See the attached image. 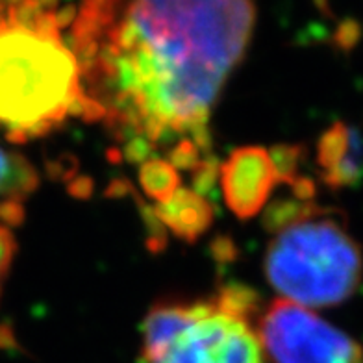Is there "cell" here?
<instances>
[{
    "label": "cell",
    "mask_w": 363,
    "mask_h": 363,
    "mask_svg": "<svg viewBox=\"0 0 363 363\" xmlns=\"http://www.w3.org/2000/svg\"><path fill=\"white\" fill-rule=\"evenodd\" d=\"M284 177L280 162L259 147L235 150L220 167V186L228 208L241 219H249L267 206L269 196Z\"/></svg>",
    "instance_id": "cell-6"
},
{
    "label": "cell",
    "mask_w": 363,
    "mask_h": 363,
    "mask_svg": "<svg viewBox=\"0 0 363 363\" xmlns=\"http://www.w3.org/2000/svg\"><path fill=\"white\" fill-rule=\"evenodd\" d=\"M250 293L228 287L195 301L154 306L143 323L147 363H269Z\"/></svg>",
    "instance_id": "cell-4"
},
{
    "label": "cell",
    "mask_w": 363,
    "mask_h": 363,
    "mask_svg": "<svg viewBox=\"0 0 363 363\" xmlns=\"http://www.w3.org/2000/svg\"><path fill=\"white\" fill-rule=\"evenodd\" d=\"M13 226L15 225L11 220L0 216V295H2V287H4L15 256Z\"/></svg>",
    "instance_id": "cell-9"
},
{
    "label": "cell",
    "mask_w": 363,
    "mask_h": 363,
    "mask_svg": "<svg viewBox=\"0 0 363 363\" xmlns=\"http://www.w3.org/2000/svg\"><path fill=\"white\" fill-rule=\"evenodd\" d=\"M38 187V172L28 160L0 145V216L17 225L23 206Z\"/></svg>",
    "instance_id": "cell-8"
},
{
    "label": "cell",
    "mask_w": 363,
    "mask_h": 363,
    "mask_svg": "<svg viewBox=\"0 0 363 363\" xmlns=\"http://www.w3.org/2000/svg\"><path fill=\"white\" fill-rule=\"evenodd\" d=\"M317 162L328 186L335 189L356 186L363 178V139L358 130L343 123L326 130L317 148Z\"/></svg>",
    "instance_id": "cell-7"
},
{
    "label": "cell",
    "mask_w": 363,
    "mask_h": 363,
    "mask_svg": "<svg viewBox=\"0 0 363 363\" xmlns=\"http://www.w3.org/2000/svg\"><path fill=\"white\" fill-rule=\"evenodd\" d=\"M252 0H82L80 115L130 162L210 169V119L254 30Z\"/></svg>",
    "instance_id": "cell-1"
},
{
    "label": "cell",
    "mask_w": 363,
    "mask_h": 363,
    "mask_svg": "<svg viewBox=\"0 0 363 363\" xmlns=\"http://www.w3.org/2000/svg\"><path fill=\"white\" fill-rule=\"evenodd\" d=\"M60 0H0V135L11 143L80 115V69Z\"/></svg>",
    "instance_id": "cell-2"
},
{
    "label": "cell",
    "mask_w": 363,
    "mask_h": 363,
    "mask_svg": "<svg viewBox=\"0 0 363 363\" xmlns=\"http://www.w3.org/2000/svg\"><path fill=\"white\" fill-rule=\"evenodd\" d=\"M271 363H363V347L308 308L274 301L258 319Z\"/></svg>",
    "instance_id": "cell-5"
},
{
    "label": "cell",
    "mask_w": 363,
    "mask_h": 363,
    "mask_svg": "<svg viewBox=\"0 0 363 363\" xmlns=\"http://www.w3.org/2000/svg\"><path fill=\"white\" fill-rule=\"evenodd\" d=\"M265 272L284 301L304 308L335 306L362 282V250L340 216L302 204L298 196L271 217Z\"/></svg>",
    "instance_id": "cell-3"
}]
</instances>
